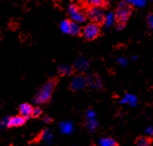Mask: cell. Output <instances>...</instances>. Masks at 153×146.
<instances>
[{"label":"cell","mask_w":153,"mask_h":146,"mask_svg":"<svg viewBox=\"0 0 153 146\" xmlns=\"http://www.w3.org/2000/svg\"><path fill=\"white\" fill-rule=\"evenodd\" d=\"M152 139L150 136H141L137 139L136 145L138 146H149L152 145Z\"/></svg>","instance_id":"12"},{"label":"cell","mask_w":153,"mask_h":146,"mask_svg":"<svg viewBox=\"0 0 153 146\" xmlns=\"http://www.w3.org/2000/svg\"><path fill=\"white\" fill-rule=\"evenodd\" d=\"M75 68L79 72H84L88 68V62L84 59H78L75 64Z\"/></svg>","instance_id":"16"},{"label":"cell","mask_w":153,"mask_h":146,"mask_svg":"<svg viewBox=\"0 0 153 146\" xmlns=\"http://www.w3.org/2000/svg\"><path fill=\"white\" fill-rule=\"evenodd\" d=\"M98 145L101 146H117L118 144L113 139L106 137V138H101L98 141Z\"/></svg>","instance_id":"13"},{"label":"cell","mask_w":153,"mask_h":146,"mask_svg":"<svg viewBox=\"0 0 153 146\" xmlns=\"http://www.w3.org/2000/svg\"><path fill=\"white\" fill-rule=\"evenodd\" d=\"M87 14H88V18L92 21V23H95L97 24L103 23L105 17H106L103 8L100 6L89 7Z\"/></svg>","instance_id":"3"},{"label":"cell","mask_w":153,"mask_h":146,"mask_svg":"<svg viewBox=\"0 0 153 146\" xmlns=\"http://www.w3.org/2000/svg\"><path fill=\"white\" fill-rule=\"evenodd\" d=\"M59 129L63 134H71L73 132V124L69 121H64L59 124Z\"/></svg>","instance_id":"10"},{"label":"cell","mask_w":153,"mask_h":146,"mask_svg":"<svg viewBox=\"0 0 153 146\" xmlns=\"http://www.w3.org/2000/svg\"><path fill=\"white\" fill-rule=\"evenodd\" d=\"M121 103L123 104H129L131 106H135L137 105V98L134 95H131V94H127L126 96H124L123 100L120 101Z\"/></svg>","instance_id":"11"},{"label":"cell","mask_w":153,"mask_h":146,"mask_svg":"<svg viewBox=\"0 0 153 146\" xmlns=\"http://www.w3.org/2000/svg\"><path fill=\"white\" fill-rule=\"evenodd\" d=\"M26 118L23 115H15L10 117L8 119L7 127H19L23 125L26 122Z\"/></svg>","instance_id":"7"},{"label":"cell","mask_w":153,"mask_h":146,"mask_svg":"<svg viewBox=\"0 0 153 146\" xmlns=\"http://www.w3.org/2000/svg\"><path fill=\"white\" fill-rule=\"evenodd\" d=\"M98 126V123L96 120V118L94 119H87V123H86V127L88 128V130L93 132L95 131L96 128Z\"/></svg>","instance_id":"18"},{"label":"cell","mask_w":153,"mask_h":146,"mask_svg":"<svg viewBox=\"0 0 153 146\" xmlns=\"http://www.w3.org/2000/svg\"><path fill=\"white\" fill-rule=\"evenodd\" d=\"M42 140L44 141H51V139H53V135L50 133L49 131H44L42 132Z\"/></svg>","instance_id":"23"},{"label":"cell","mask_w":153,"mask_h":146,"mask_svg":"<svg viewBox=\"0 0 153 146\" xmlns=\"http://www.w3.org/2000/svg\"><path fill=\"white\" fill-rule=\"evenodd\" d=\"M42 109L39 107V106H36L33 107V112H32V117L33 118H38L40 115H42Z\"/></svg>","instance_id":"22"},{"label":"cell","mask_w":153,"mask_h":146,"mask_svg":"<svg viewBox=\"0 0 153 146\" xmlns=\"http://www.w3.org/2000/svg\"><path fill=\"white\" fill-rule=\"evenodd\" d=\"M117 62H118L120 65L122 66H126L127 65V63H128V62H127V60H126V58H120L117 59Z\"/></svg>","instance_id":"25"},{"label":"cell","mask_w":153,"mask_h":146,"mask_svg":"<svg viewBox=\"0 0 153 146\" xmlns=\"http://www.w3.org/2000/svg\"><path fill=\"white\" fill-rule=\"evenodd\" d=\"M8 119H9V117H4V119H2V121H1V125L3 127H7Z\"/></svg>","instance_id":"27"},{"label":"cell","mask_w":153,"mask_h":146,"mask_svg":"<svg viewBox=\"0 0 153 146\" xmlns=\"http://www.w3.org/2000/svg\"><path fill=\"white\" fill-rule=\"evenodd\" d=\"M82 34V37L88 41H92L97 38L100 35V27L98 24L95 23H88V25L83 27Z\"/></svg>","instance_id":"4"},{"label":"cell","mask_w":153,"mask_h":146,"mask_svg":"<svg viewBox=\"0 0 153 146\" xmlns=\"http://www.w3.org/2000/svg\"><path fill=\"white\" fill-rule=\"evenodd\" d=\"M127 2L134 7H143L146 3V0H127Z\"/></svg>","instance_id":"21"},{"label":"cell","mask_w":153,"mask_h":146,"mask_svg":"<svg viewBox=\"0 0 153 146\" xmlns=\"http://www.w3.org/2000/svg\"><path fill=\"white\" fill-rule=\"evenodd\" d=\"M42 120H43V122L44 123H51L52 121H53V119L51 118V117H49V116H45V117H43V119H42Z\"/></svg>","instance_id":"29"},{"label":"cell","mask_w":153,"mask_h":146,"mask_svg":"<svg viewBox=\"0 0 153 146\" xmlns=\"http://www.w3.org/2000/svg\"><path fill=\"white\" fill-rule=\"evenodd\" d=\"M68 14L70 18H72L73 21L76 23H83L86 20V16L84 13L81 11L80 8L76 6V4H71L69 5L68 9Z\"/></svg>","instance_id":"5"},{"label":"cell","mask_w":153,"mask_h":146,"mask_svg":"<svg viewBox=\"0 0 153 146\" xmlns=\"http://www.w3.org/2000/svg\"><path fill=\"white\" fill-rule=\"evenodd\" d=\"M73 72V67L68 65H61L58 67V72L62 76H69Z\"/></svg>","instance_id":"15"},{"label":"cell","mask_w":153,"mask_h":146,"mask_svg":"<svg viewBox=\"0 0 153 146\" xmlns=\"http://www.w3.org/2000/svg\"><path fill=\"white\" fill-rule=\"evenodd\" d=\"M56 86V80H50L42 86L33 98V102L37 105H42L50 100Z\"/></svg>","instance_id":"2"},{"label":"cell","mask_w":153,"mask_h":146,"mask_svg":"<svg viewBox=\"0 0 153 146\" xmlns=\"http://www.w3.org/2000/svg\"><path fill=\"white\" fill-rule=\"evenodd\" d=\"M115 22H117L115 13H107V15H106V17H105L103 23L105 26L110 27V26L114 24Z\"/></svg>","instance_id":"14"},{"label":"cell","mask_w":153,"mask_h":146,"mask_svg":"<svg viewBox=\"0 0 153 146\" xmlns=\"http://www.w3.org/2000/svg\"><path fill=\"white\" fill-rule=\"evenodd\" d=\"M33 107L30 104L23 103L19 105V114L24 116L26 119H28L32 117V112H33Z\"/></svg>","instance_id":"8"},{"label":"cell","mask_w":153,"mask_h":146,"mask_svg":"<svg viewBox=\"0 0 153 146\" xmlns=\"http://www.w3.org/2000/svg\"><path fill=\"white\" fill-rule=\"evenodd\" d=\"M83 1L88 7H93V6L103 7L109 4L110 2V0H83Z\"/></svg>","instance_id":"9"},{"label":"cell","mask_w":153,"mask_h":146,"mask_svg":"<svg viewBox=\"0 0 153 146\" xmlns=\"http://www.w3.org/2000/svg\"><path fill=\"white\" fill-rule=\"evenodd\" d=\"M146 135L147 136H153V128L152 127H149L148 129H146Z\"/></svg>","instance_id":"28"},{"label":"cell","mask_w":153,"mask_h":146,"mask_svg":"<svg viewBox=\"0 0 153 146\" xmlns=\"http://www.w3.org/2000/svg\"><path fill=\"white\" fill-rule=\"evenodd\" d=\"M77 23H76V22H74V21L71 23V30H70V33H69V34L76 36V35H78L80 33V26H79Z\"/></svg>","instance_id":"20"},{"label":"cell","mask_w":153,"mask_h":146,"mask_svg":"<svg viewBox=\"0 0 153 146\" xmlns=\"http://www.w3.org/2000/svg\"><path fill=\"white\" fill-rule=\"evenodd\" d=\"M86 117L87 119H94L96 117L95 112L92 111V110H89L87 111V114H86Z\"/></svg>","instance_id":"24"},{"label":"cell","mask_w":153,"mask_h":146,"mask_svg":"<svg viewBox=\"0 0 153 146\" xmlns=\"http://www.w3.org/2000/svg\"><path fill=\"white\" fill-rule=\"evenodd\" d=\"M88 85V79L83 76H76L73 78L71 84H70V87L73 91H79L81 89H83Z\"/></svg>","instance_id":"6"},{"label":"cell","mask_w":153,"mask_h":146,"mask_svg":"<svg viewBox=\"0 0 153 146\" xmlns=\"http://www.w3.org/2000/svg\"><path fill=\"white\" fill-rule=\"evenodd\" d=\"M132 12V8L128 2H121L117 5L115 15L117 19V29H123L127 20L129 19Z\"/></svg>","instance_id":"1"},{"label":"cell","mask_w":153,"mask_h":146,"mask_svg":"<svg viewBox=\"0 0 153 146\" xmlns=\"http://www.w3.org/2000/svg\"><path fill=\"white\" fill-rule=\"evenodd\" d=\"M71 23L69 20L65 19L63 20L61 23H60V28L61 31L63 33H70V30H71Z\"/></svg>","instance_id":"17"},{"label":"cell","mask_w":153,"mask_h":146,"mask_svg":"<svg viewBox=\"0 0 153 146\" xmlns=\"http://www.w3.org/2000/svg\"><path fill=\"white\" fill-rule=\"evenodd\" d=\"M88 84L91 86L92 88H99L101 86V81L99 78L97 80H96L95 77L92 76L88 79Z\"/></svg>","instance_id":"19"},{"label":"cell","mask_w":153,"mask_h":146,"mask_svg":"<svg viewBox=\"0 0 153 146\" xmlns=\"http://www.w3.org/2000/svg\"><path fill=\"white\" fill-rule=\"evenodd\" d=\"M147 23L151 29L153 30V15H149L147 18Z\"/></svg>","instance_id":"26"}]
</instances>
